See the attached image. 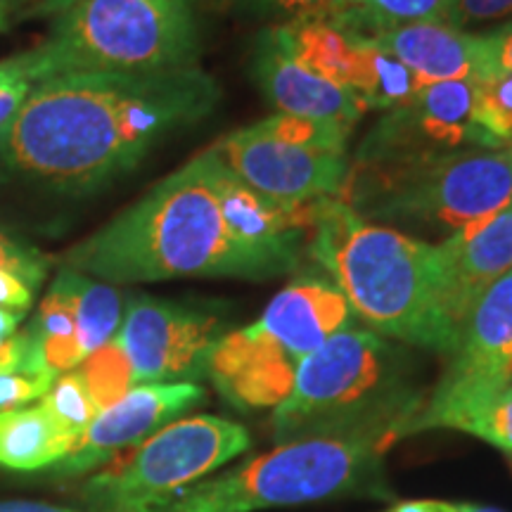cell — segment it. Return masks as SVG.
<instances>
[{"mask_svg": "<svg viewBox=\"0 0 512 512\" xmlns=\"http://www.w3.org/2000/svg\"><path fill=\"white\" fill-rule=\"evenodd\" d=\"M219 100V81L200 67L57 76L36 83L3 126L0 171L64 195L93 192L209 117Z\"/></svg>", "mask_w": 512, "mask_h": 512, "instance_id": "cell-1", "label": "cell"}, {"mask_svg": "<svg viewBox=\"0 0 512 512\" xmlns=\"http://www.w3.org/2000/svg\"><path fill=\"white\" fill-rule=\"evenodd\" d=\"M216 166V147L200 152L107 226L67 249L60 264L110 285L223 275L275 278L278 273L226 226Z\"/></svg>", "mask_w": 512, "mask_h": 512, "instance_id": "cell-2", "label": "cell"}, {"mask_svg": "<svg viewBox=\"0 0 512 512\" xmlns=\"http://www.w3.org/2000/svg\"><path fill=\"white\" fill-rule=\"evenodd\" d=\"M309 252L332 275L354 316L377 335L451 356L458 332L446 316L434 242L363 221L347 202H318Z\"/></svg>", "mask_w": 512, "mask_h": 512, "instance_id": "cell-3", "label": "cell"}, {"mask_svg": "<svg viewBox=\"0 0 512 512\" xmlns=\"http://www.w3.org/2000/svg\"><path fill=\"white\" fill-rule=\"evenodd\" d=\"M406 344L373 330H342L297 363L294 387L273 411L275 446L311 437H408L425 406Z\"/></svg>", "mask_w": 512, "mask_h": 512, "instance_id": "cell-4", "label": "cell"}, {"mask_svg": "<svg viewBox=\"0 0 512 512\" xmlns=\"http://www.w3.org/2000/svg\"><path fill=\"white\" fill-rule=\"evenodd\" d=\"M197 0H79L48 36L8 57L31 86L69 74H157L197 67Z\"/></svg>", "mask_w": 512, "mask_h": 512, "instance_id": "cell-5", "label": "cell"}, {"mask_svg": "<svg viewBox=\"0 0 512 512\" xmlns=\"http://www.w3.org/2000/svg\"><path fill=\"white\" fill-rule=\"evenodd\" d=\"M339 200L363 221L446 240L512 207V145L401 166H351Z\"/></svg>", "mask_w": 512, "mask_h": 512, "instance_id": "cell-6", "label": "cell"}, {"mask_svg": "<svg viewBox=\"0 0 512 512\" xmlns=\"http://www.w3.org/2000/svg\"><path fill=\"white\" fill-rule=\"evenodd\" d=\"M394 441L389 434L287 441L152 512H256L351 494L387 496L382 460Z\"/></svg>", "mask_w": 512, "mask_h": 512, "instance_id": "cell-7", "label": "cell"}, {"mask_svg": "<svg viewBox=\"0 0 512 512\" xmlns=\"http://www.w3.org/2000/svg\"><path fill=\"white\" fill-rule=\"evenodd\" d=\"M252 446L238 422L216 415L178 418L136 446L112 470L81 486L93 512H152Z\"/></svg>", "mask_w": 512, "mask_h": 512, "instance_id": "cell-8", "label": "cell"}, {"mask_svg": "<svg viewBox=\"0 0 512 512\" xmlns=\"http://www.w3.org/2000/svg\"><path fill=\"white\" fill-rule=\"evenodd\" d=\"M512 384V268L486 290L460 330L448 366L411 434L467 427Z\"/></svg>", "mask_w": 512, "mask_h": 512, "instance_id": "cell-9", "label": "cell"}, {"mask_svg": "<svg viewBox=\"0 0 512 512\" xmlns=\"http://www.w3.org/2000/svg\"><path fill=\"white\" fill-rule=\"evenodd\" d=\"M223 335L226 316L214 306L133 294L126 299L117 342L136 384H197L207 377V358Z\"/></svg>", "mask_w": 512, "mask_h": 512, "instance_id": "cell-10", "label": "cell"}, {"mask_svg": "<svg viewBox=\"0 0 512 512\" xmlns=\"http://www.w3.org/2000/svg\"><path fill=\"white\" fill-rule=\"evenodd\" d=\"M472 86L475 81L422 86L411 100L375 121L349 164L401 166L484 147L472 124Z\"/></svg>", "mask_w": 512, "mask_h": 512, "instance_id": "cell-11", "label": "cell"}, {"mask_svg": "<svg viewBox=\"0 0 512 512\" xmlns=\"http://www.w3.org/2000/svg\"><path fill=\"white\" fill-rule=\"evenodd\" d=\"M214 147L240 181L283 202L339 197L349 176V152L285 143L256 124L228 133Z\"/></svg>", "mask_w": 512, "mask_h": 512, "instance_id": "cell-12", "label": "cell"}, {"mask_svg": "<svg viewBox=\"0 0 512 512\" xmlns=\"http://www.w3.org/2000/svg\"><path fill=\"white\" fill-rule=\"evenodd\" d=\"M202 401L204 389L195 382L136 384L131 392L95 415L76 446L60 463L50 467V472L79 477L98 470L126 448L143 444Z\"/></svg>", "mask_w": 512, "mask_h": 512, "instance_id": "cell-13", "label": "cell"}, {"mask_svg": "<svg viewBox=\"0 0 512 512\" xmlns=\"http://www.w3.org/2000/svg\"><path fill=\"white\" fill-rule=\"evenodd\" d=\"M297 361L259 323L230 330L207 358V377L238 411L278 408L294 387Z\"/></svg>", "mask_w": 512, "mask_h": 512, "instance_id": "cell-14", "label": "cell"}, {"mask_svg": "<svg viewBox=\"0 0 512 512\" xmlns=\"http://www.w3.org/2000/svg\"><path fill=\"white\" fill-rule=\"evenodd\" d=\"M434 245L444 273L446 316L460 337L479 297L512 268V207Z\"/></svg>", "mask_w": 512, "mask_h": 512, "instance_id": "cell-15", "label": "cell"}, {"mask_svg": "<svg viewBox=\"0 0 512 512\" xmlns=\"http://www.w3.org/2000/svg\"><path fill=\"white\" fill-rule=\"evenodd\" d=\"M252 76L278 114L342 121L354 126L363 112H368L358 95L332 86L330 81L299 67L278 46L271 29H266L254 41Z\"/></svg>", "mask_w": 512, "mask_h": 512, "instance_id": "cell-16", "label": "cell"}, {"mask_svg": "<svg viewBox=\"0 0 512 512\" xmlns=\"http://www.w3.org/2000/svg\"><path fill=\"white\" fill-rule=\"evenodd\" d=\"M294 361L354 325V311L332 280L302 278L280 290L256 320Z\"/></svg>", "mask_w": 512, "mask_h": 512, "instance_id": "cell-17", "label": "cell"}, {"mask_svg": "<svg viewBox=\"0 0 512 512\" xmlns=\"http://www.w3.org/2000/svg\"><path fill=\"white\" fill-rule=\"evenodd\" d=\"M368 43L406 64L422 83L477 81L489 74L484 34H470L444 22L399 27Z\"/></svg>", "mask_w": 512, "mask_h": 512, "instance_id": "cell-18", "label": "cell"}, {"mask_svg": "<svg viewBox=\"0 0 512 512\" xmlns=\"http://www.w3.org/2000/svg\"><path fill=\"white\" fill-rule=\"evenodd\" d=\"M278 46L306 72L356 95L366 74V46L330 19L309 12L271 27Z\"/></svg>", "mask_w": 512, "mask_h": 512, "instance_id": "cell-19", "label": "cell"}, {"mask_svg": "<svg viewBox=\"0 0 512 512\" xmlns=\"http://www.w3.org/2000/svg\"><path fill=\"white\" fill-rule=\"evenodd\" d=\"M76 446V439L38 406L0 415V467L17 472L50 470Z\"/></svg>", "mask_w": 512, "mask_h": 512, "instance_id": "cell-20", "label": "cell"}, {"mask_svg": "<svg viewBox=\"0 0 512 512\" xmlns=\"http://www.w3.org/2000/svg\"><path fill=\"white\" fill-rule=\"evenodd\" d=\"M453 0H328L318 15L349 36L370 41L399 27L425 22L448 24Z\"/></svg>", "mask_w": 512, "mask_h": 512, "instance_id": "cell-21", "label": "cell"}, {"mask_svg": "<svg viewBox=\"0 0 512 512\" xmlns=\"http://www.w3.org/2000/svg\"><path fill=\"white\" fill-rule=\"evenodd\" d=\"M53 283L67 294L72 304L83 356H91L117 337L126 306L124 294L117 287L67 266L60 268Z\"/></svg>", "mask_w": 512, "mask_h": 512, "instance_id": "cell-22", "label": "cell"}, {"mask_svg": "<svg viewBox=\"0 0 512 512\" xmlns=\"http://www.w3.org/2000/svg\"><path fill=\"white\" fill-rule=\"evenodd\" d=\"M363 46H366V74L356 95L366 105V110L389 112L411 100L422 86H427L406 64L382 53L373 43L363 41Z\"/></svg>", "mask_w": 512, "mask_h": 512, "instance_id": "cell-23", "label": "cell"}, {"mask_svg": "<svg viewBox=\"0 0 512 512\" xmlns=\"http://www.w3.org/2000/svg\"><path fill=\"white\" fill-rule=\"evenodd\" d=\"M472 124L489 150L512 145V72H491L475 81Z\"/></svg>", "mask_w": 512, "mask_h": 512, "instance_id": "cell-24", "label": "cell"}, {"mask_svg": "<svg viewBox=\"0 0 512 512\" xmlns=\"http://www.w3.org/2000/svg\"><path fill=\"white\" fill-rule=\"evenodd\" d=\"M86 382L88 394L98 411H105L114 401H119L126 392L136 387V377H133L131 361H128L126 351L121 349L117 337L110 339L105 347L93 351L81 361L79 368H74Z\"/></svg>", "mask_w": 512, "mask_h": 512, "instance_id": "cell-25", "label": "cell"}, {"mask_svg": "<svg viewBox=\"0 0 512 512\" xmlns=\"http://www.w3.org/2000/svg\"><path fill=\"white\" fill-rule=\"evenodd\" d=\"M256 126L285 143L328 152H347L351 128H354L342 121L294 117V114H271V117L256 121Z\"/></svg>", "mask_w": 512, "mask_h": 512, "instance_id": "cell-26", "label": "cell"}, {"mask_svg": "<svg viewBox=\"0 0 512 512\" xmlns=\"http://www.w3.org/2000/svg\"><path fill=\"white\" fill-rule=\"evenodd\" d=\"M41 406L53 415L57 425L62 427L64 432H69L72 437L79 441L81 434L88 430V425L98 415V406H95L91 394H88L86 382L81 380V375L76 370H69L57 377V380L50 384L46 396L41 399Z\"/></svg>", "mask_w": 512, "mask_h": 512, "instance_id": "cell-27", "label": "cell"}, {"mask_svg": "<svg viewBox=\"0 0 512 512\" xmlns=\"http://www.w3.org/2000/svg\"><path fill=\"white\" fill-rule=\"evenodd\" d=\"M0 268L17 275L31 290H36L46 280L50 271V259L41 249H36L29 242L15 238L8 230L0 228Z\"/></svg>", "mask_w": 512, "mask_h": 512, "instance_id": "cell-28", "label": "cell"}, {"mask_svg": "<svg viewBox=\"0 0 512 512\" xmlns=\"http://www.w3.org/2000/svg\"><path fill=\"white\" fill-rule=\"evenodd\" d=\"M328 0H216V8L245 19H280L290 22L323 8Z\"/></svg>", "mask_w": 512, "mask_h": 512, "instance_id": "cell-29", "label": "cell"}, {"mask_svg": "<svg viewBox=\"0 0 512 512\" xmlns=\"http://www.w3.org/2000/svg\"><path fill=\"white\" fill-rule=\"evenodd\" d=\"M465 434L489 441L512 460V384L467 427Z\"/></svg>", "mask_w": 512, "mask_h": 512, "instance_id": "cell-30", "label": "cell"}, {"mask_svg": "<svg viewBox=\"0 0 512 512\" xmlns=\"http://www.w3.org/2000/svg\"><path fill=\"white\" fill-rule=\"evenodd\" d=\"M501 19L512 22V0H453L448 12V24L460 31Z\"/></svg>", "mask_w": 512, "mask_h": 512, "instance_id": "cell-31", "label": "cell"}, {"mask_svg": "<svg viewBox=\"0 0 512 512\" xmlns=\"http://www.w3.org/2000/svg\"><path fill=\"white\" fill-rule=\"evenodd\" d=\"M53 382L55 380L27 373H3L0 375V415L43 399Z\"/></svg>", "mask_w": 512, "mask_h": 512, "instance_id": "cell-32", "label": "cell"}, {"mask_svg": "<svg viewBox=\"0 0 512 512\" xmlns=\"http://www.w3.org/2000/svg\"><path fill=\"white\" fill-rule=\"evenodd\" d=\"M22 313L0 306V375L19 373L24 361V335L19 330Z\"/></svg>", "mask_w": 512, "mask_h": 512, "instance_id": "cell-33", "label": "cell"}, {"mask_svg": "<svg viewBox=\"0 0 512 512\" xmlns=\"http://www.w3.org/2000/svg\"><path fill=\"white\" fill-rule=\"evenodd\" d=\"M31 88L34 86L12 67L10 60H0V131L19 110Z\"/></svg>", "mask_w": 512, "mask_h": 512, "instance_id": "cell-34", "label": "cell"}, {"mask_svg": "<svg viewBox=\"0 0 512 512\" xmlns=\"http://www.w3.org/2000/svg\"><path fill=\"white\" fill-rule=\"evenodd\" d=\"M484 50L489 74L512 72V22L503 24V27L491 31V34H484Z\"/></svg>", "mask_w": 512, "mask_h": 512, "instance_id": "cell-35", "label": "cell"}, {"mask_svg": "<svg viewBox=\"0 0 512 512\" xmlns=\"http://www.w3.org/2000/svg\"><path fill=\"white\" fill-rule=\"evenodd\" d=\"M31 302H34V290L24 280H19L17 275L0 268V306L24 313L31 306Z\"/></svg>", "mask_w": 512, "mask_h": 512, "instance_id": "cell-36", "label": "cell"}, {"mask_svg": "<svg viewBox=\"0 0 512 512\" xmlns=\"http://www.w3.org/2000/svg\"><path fill=\"white\" fill-rule=\"evenodd\" d=\"M79 0H34L27 10L19 15V19H38V17H55L62 10L72 8Z\"/></svg>", "mask_w": 512, "mask_h": 512, "instance_id": "cell-37", "label": "cell"}, {"mask_svg": "<svg viewBox=\"0 0 512 512\" xmlns=\"http://www.w3.org/2000/svg\"><path fill=\"white\" fill-rule=\"evenodd\" d=\"M0 512H76L57 505L36 503V501H0Z\"/></svg>", "mask_w": 512, "mask_h": 512, "instance_id": "cell-38", "label": "cell"}, {"mask_svg": "<svg viewBox=\"0 0 512 512\" xmlns=\"http://www.w3.org/2000/svg\"><path fill=\"white\" fill-rule=\"evenodd\" d=\"M448 510H451V503L446 501H406L384 512H448Z\"/></svg>", "mask_w": 512, "mask_h": 512, "instance_id": "cell-39", "label": "cell"}, {"mask_svg": "<svg viewBox=\"0 0 512 512\" xmlns=\"http://www.w3.org/2000/svg\"><path fill=\"white\" fill-rule=\"evenodd\" d=\"M29 5L31 0H0V29H3L12 17L19 19V15H22Z\"/></svg>", "mask_w": 512, "mask_h": 512, "instance_id": "cell-40", "label": "cell"}, {"mask_svg": "<svg viewBox=\"0 0 512 512\" xmlns=\"http://www.w3.org/2000/svg\"><path fill=\"white\" fill-rule=\"evenodd\" d=\"M448 512H503L496 508H484V505H472V503H451Z\"/></svg>", "mask_w": 512, "mask_h": 512, "instance_id": "cell-41", "label": "cell"}, {"mask_svg": "<svg viewBox=\"0 0 512 512\" xmlns=\"http://www.w3.org/2000/svg\"><path fill=\"white\" fill-rule=\"evenodd\" d=\"M31 3H34V0H31Z\"/></svg>", "mask_w": 512, "mask_h": 512, "instance_id": "cell-42", "label": "cell"}]
</instances>
